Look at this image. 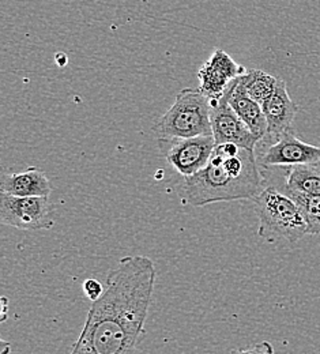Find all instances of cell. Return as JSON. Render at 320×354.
<instances>
[{"label": "cell", "mask_w": 320, "mask_h": 354, "mask_svg": "<svg viewBox=\"0 0 320 354\" xmlns=\"http://www.w3.org/2000/svg\"><path fill=\"white\" fill-rule=\"evenodd\" d=\"M160 149L168 162L184 177L203 169L216 147L213 133L179 139H158Z\"/></svg>", "instance_id": "8992f818"}, {"label": "cell", "mask_w": 320, "mask_h": 354, "mask_svg": "<svg viewBox=\"0 0 320 354\" xmlns=\"http://www.w3.org/2000/svg\"><path fill=\"white\" fill-rule=\"evenodd\" d=\"M320 161V146L300 140L292 130H288L275 139L262 158L265 168L292 167Z\"/></svg>", "instance_id": "9c48e42d"}, {"label": "cell", "mask_w": 320, "mask_h": 354, "mask_svg": "<svg viewBox=\"0 0 320 354\" xmlns=\"http://www.w3.org/2000/svg\"><path fill=\"white\" fill-rule=\"evenodd\" d=\"M265 187L255 149L236 143L216 145L207 165L184 177L182 199L194 207L217 202L254 201Z\"/></svg>", "instance_id": "7a4b0ae2"}, {"label": "cell", "mask_w": 320, "mask_h": 354, "mask_svg": "<svg viewBox=\"0 0 320 354\" xmlns=\"http://www.w3.org/2000/svg\"><path fill=\"white\" fill-rule=\"evenodd\" d=\"M82 289H84L85 296H86L89 300L94 301V300L100 299V296L102 295L105 286H104L101 282H98L97 279H94V278H88V279L84 282Z\"/></svg>", "instance_id": "2e32d148"}, {"label": "cell", "mask_w": 320, "mask_h": 354, "mask_svg": "<svg viewBox=\"0 0 320 354\" xmlns=\"http://www.w3.org/2000/svg\"><path fill=\"white\" fill-rule=\"evenodd\" d=\"M267 120V136L276 139L279 135L292 130V123L297 115V105L292 101L285 81L279 80L274 93L262 102Z\"/></svg>", "instance_id": "30bf717a"}, {"label": "cell", "mask_w": 320, "mask_h": 354, "mask_svg": "<svg viewBox=\"0 0 320 354\" xmlns=\"http://www.w3.org/2000/svg\"><path fill=\"white\" fill-rule=\"evenodd\" d=\"M243 352H262V353H272L273 352V348L270 346V344L267 342H263L262 345H258L256 348H252V349H247V351H243Z\"/></svg>", "instance_id": "e0dca14e"}, {"label": "cell", "mask_w": 320, "mask_h": 354, "mask_svg": "<svg viewBox=\"0 0 320 354\" xmlns=\"http://www.w3.org/2000/svg\"><path fill=\"white\" fill-rule=\"evenodd\" d=\"M252 202L259 220V236L269 243L283 239L293 244L307 234L304 213L286 191L265 185Z\"/></svg>", "instance_id": "3957f363"}, {"label": "cell", "mask_w": 320, "mask_h": 354, "mask_svg": "<svg viewBox=\"0 0 320 354\" xmlns=\"http://www.w3.org/2000/svg\"><path fill=\"white\" fill-rule=\"evenodd\" d=\"M285 178L286 191L320 198V161L292 165L288 168Z\"/></svg>", "instance_id": "4fadbf2b"}, {"label": "cell", "mask_w": 320, "mask_h": 354, "mask_svg": "<svg viewBox=\"0 0 320 354\" xmlns=\"http://www.w3.org/2000/svg\"><path fill=\"white\" fill-rule=\"evenodd\" d=\"M230 106L244 120L250 130L259 139L263 140L267 136V120L262 108V104L251 98L241 88L238 78H236L228 88Z\"/></svg>", "instance_id": "8fae6325"}, {"label": "cell", "mask_w": 320, "mask_h": 354, "mask_svg": "<svg viewBox=\"0 0 320 354\" xmlns=\"http://www.w3.org/2000/svg\"><path fill=\"white\" fill-rule=\"evenodd\" d=\"M53 207L48 196H15L0 191V222L21 230L50 229Z\"/></svg>", "instance_id": "5b68a950"}, {"label": "cell", "mask_w": 320, "mask_h": 354, "mask_svg": "<svg viewBox=\"0 0 320 354\" xmlns=\"http://www.w3.org/2000/svg\"><path fill=\"white\" fill-rule=\"evenodd\" d=\"M0 191L15 196H49L52 185L43 171L30 167L18 174L3 171Z\"/></svg>", "instance_id": "7c38bea8"}, {"label": "cell", "mask_w": 320, "mask_h": 354, "mask_svg": "<svg viewBox=\"0 0 320 354\" xmlns=\"http://www.w3.org/2000/svg\"><path fill=\"white\" fill-rule=\"evenodd\" d=\"M154 283L156 267L150 258H123L108 274L100 299L92 301L71 353H135L146 337L144 323Z\"/></svg>", "instance_id": "6da1fadb"}, {"label": "cell", "mask_w": 320, "mask_h": 354, "mask_svg": "<svg viewBox=\"0 0 320 354\" xmlns=\"http://www.w3.org/2000/svg\"><path fill=\"white\" fill-rule=\"evenodd\" d=\"M211 112V131L216 145L221 143H236L247 149H255L261 142L244 120L230 106L228 98V88L217 100H210Z\"/></svg>", "instance_id": "52a82bcc"}, {"label": "cell", "mask_w": 320, "mask_h": 354, "mask_svg": "<svg viewBox=\"0 0 320 354\" xmlns=\"http://www.w3.org/2000/svg\"><path fill=\"white\" fill-rule=\"evenodd\" d=\"M247 68L233 60L223 49H216L211 57L199 68L198 80L200 91L210 100H217L230 86V84L245 74Z\"/></svg>", "instance_id": "ba28073f"}, {"label": "cell", "mask_w": 320, "mask_h": 354, "mask_svg": "<svg viewBox=\"0 0 320 354\" xmlns=\"http://www.w3.org/2000/svg\"><path fill=\"white\" fill-rule=\"evenodd\" d=\"M301 207L307 220V234H320V198L300 192L286 191Z\"/></svg>", "instance_id": "9a60e30c"}, {"label": "cell", "mask_w": 320, "mask_h": 354, "mask_svg": "<svg viewBox=\"0 0 320 354\" xmlns=\"http://www.w3.org/2000/svg\"><path fill=\"white\" fill-rule=\"evenodd\" d=\"M210 98L200 88H183L173 105L157 122L153 131L157 139H179L213 133Z\"/></svg>", "instance_id": "277c9868"}, {"label": "cell", "mask_w": 320, "mask_h": 354, "mask_svg": "<svg viewBox=\"0 0 320 354\" xmlns=\"http://www.w3.org/2000/svg\"><path fill=\"white\" fill-rule=\"evenodd\" d=\"M278 81L279 80L262 70H247L245 74L238 77V82L244 91L261 104L274 93Z\"/></svg>", "instance_id": "5bb4252c"}]
</instances>
